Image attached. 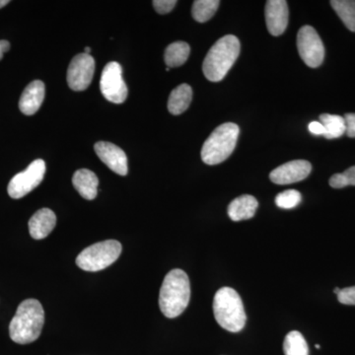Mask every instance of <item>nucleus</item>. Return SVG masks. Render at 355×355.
<instances>
[{"mask_svg":"<svg viewBox=\"0 0 355 355\" xmlns=\"http://www.w3.org/2000/svg\"><path fill=\"white\" fill-rule=\"evenodd\" d=\"M191 99H193V89L188 84H181L170 94L168 100V110L175 116L183 114L190 107Z\"/></svg>","mask_w":355,"mask_h":355,"instance_id":"obj_18","label":"nucleus"},{"mask_svg":"<svg viewBox=\"0 0 355 355\" xmlns=\"http://www.w3.org/2000/svg\"><path fill=\"white\" fill-rule=\"evenodd\" d=\"M72 184L85 200H92L97 197L99 180L94 172L88 169L77 170L72 178Z\"/></svg>","mask_w":355,"mask_h":355,"instance_id":"obj_17","label":"nucleus"},{"mask_svg":"<svg viewBox=\"0 0 355 355\" xmlns=\"http://www.w3.org/2000/svg\"><path fill=\"white\" fill-rule=\"evenodd\" d=\"M84 51H85V53H87V55H90L91 49L89 48V46H86V48L84 49Z\"/></svg>","mask_w":355,"mask_h":355,"instance_id":"obj_33","label":"nucleus"},{"mask_svg":"<svg viewBox=\"0 0 355 355\" xmlns=\"http://www.w3.org/2000/svg\"><path fill=\"white\" fill-rule=\"evenodd\" d=\"M100 88L103 96L114 104H121L127 100V84L123 80V69L119 62H111L104 67Z\"/></svg>","mask_w":355,"mask_h":355,"instance_id":"obj_9","label":"nucleus"},{"mask_svg":"<svg viewBox=\"0 0 355 355\" xmlns=\"http://www.w3.org/2000/svg\"><path fill=\"white\" fill-rule=\"evenodd\" d=\"M191 48L184 42L170 44L165 51V62L168 67H178L188 60Z\"/></svg>","mask_w":355,"mask_h":355,"instance_id":"obj_19","label":"nucleus"},{"mask_svg":"<svg viewBox=\"0 0 355 355\" xmlns=\"http://www.w3.org/2000/svg\"><path fill=\"white\" fill-rule=\"evenodd\" d=\"M347 125V133L349 137H355V114H345L343 116Z\"/></svg>","mask_w":355,"mask_h":355,"instance_id":"obj_27","label":"nucleus"},{"mask_svg":"<svg viewBox=\"0 0 355 355\" xmlns=\"http://www.w3.org/2000/svg\"><path fill=\"white\" fill-rule=\"evenodd\" d=\"M9 3V0H0V9L2 7L6 6Z\"/></svg>","mask_w":355,"mask_h":355,"instance_id":"obj_32","label":"nucleus"},{"mask_svg":"<svg viewBox=\"0 0 355 355\" xmlns=\"http://www.w3.org/2000/svg\"><path fill=\"white\" fill-rule=\"evenodd\" d=\"M96 154L101 159L112 171L127 176L128 175V157L125 151L120 147L114 146L111 142L99 141L94 146Z\"/></svg>","mask_w":355,"mask_h":355,"instance_id":"obj_12","label":"nucleus"},{"mask_svg":"<svg viewBox=\"0 0 355 355\" xmlns=\"http://www.w3.org/2000/svg\"><path fill=\"white\" fill-rule=\"evenodd\" d=\"M330 186L334 189H343L347 187L343 173H338V174L333 175L331 177Z\"/></svg>","mask_w":355,"mask_h":355,"instance_id":"obj_28","label":"nucleus"},{"mask_svg":"<svg viewBox=\"0 0 355 355\" xmlns=\"http://www.w3.org/2000/svg\"><path fill=\"white\" fill-rule=\"evenodd\" d=\"M284 352L286 355H309V347L302 334L292 331L287 334L284 342Z\"/></svg>","mask_w":355,"mask_h":355,"instance_id":"obj_22","label":"nucleus"},{"mask_svg":"<svg viewBox=\"0 0 355 355\" xmlns=\"http://www.w3.org/2000/svg\"><path fill=\"white\" fill-rule=\"evenodd\" d=\"M338 300L343 305H355V286L340 289Z\"/></svg>","mask_w":355,"mask_h":355,"instance_id":"obj_25","label":"nucleus"},{"mask_svg":"<svg viewBox=\"0 0 355 355\" xmlns=\"http://www.w3.org/2000/svg\"><path fill=\"white\" fill-rule=\"evenodd\" d=\"M166 71H170V67H167V69H166Z\"/></svg>","mask_w":355,"mask_h":355,"instance_id":"obj_36","label":"nucleus"},{"mask_svg":"<svg viewBox=\"0 0 355 355\" xmlns=\"http://www.w3.org/2000/svg\"><path fill=\"white\" fill-rule=\"evenodd\" d=\"M121 244L116 240L98 242L84 249L76 258V265L85 272H96L113 265L121 256Z\"/></svg>","mask_w":355,"mask_h":355,"instance_id":"obj_6","label":"nucleus"},{"mask_svg":"<svg viewBox=\"0 0 355 355\" xmlns=\"http://www.w3.org/2000/svg\"><path fill=\"white\" fill-rule=\"evenodd\" d=\"M44 324L43 306L37 299L23 301L9 324V335L14 343L28 345L38 340Z\"/></svg>","mask_w":355,"mask_h":355,"instance_id":"obj_2","label":"nucleus"},{"mask_svg":"<svg viewBox=\"0 0 355 355\" xmlns=\"http://www.w3.org/2000/svg\"><path fill=\"white\" fill-rule=\"evenodd\" d=\"M46 94L43 81L35 80L30 83L21 95L19 109L26 116L36 114L41 108Z\"/></svg>","mask_w":355,"mask_h":355,"instance_id":"obj_14","label":"nucleus"},{"mask_svg":"<svg viewBox=\"0 0 355 355\" xmlns=\"http://www.w3.org/2000/svg\"><path fill=\"white\" fill-rule=\"evenodd\" d=\"M297 48L299 55L311 69L323 64L324 46L316 30L312 26H303L298 31Z\"/></svg>","mask_w":355,"mask_h":355,"instance_id":"obj_7","label":"nucleus"},{"mask_svg":"<svg viewBox=\"0 0 355 355\" xmlns=\"http://www.w3.org/2000/svg\"><path fill=\"white\" fill-rule=\"evenodd\" d=\"M308 128H309V132L313 133L315 135H324V125H322L320 121H312V123H309L308 125Z\"/></svg>","mask_w":355,"mask_h":355,"instance_id":"obj_30","label":"nucleus"},{"mask_svg":"<svg viewBox=\"0 0 355 355\" xmlns=\"http://www.w3.org/2000/svg\"><path fill=\"white\" fill-rule=\"evenodd\" d=\"M46 174V163L42 159H37L29 165L25 171L15 175L9 182L8 195L18 200L31 193L43 181Z\"/></svg>","mask_w":355,"mask_h":355,"instance_id":"obj_8","label":"nucleus"},{"mask_svg":"<svg viewBox=\"0 0 355 355\" xmlns=\"http://www.w3.org/2000/svg\"><path fill=\"white\" fill-rule=\"evenodd\" d=\"M312 171V165L306 160L289 161L272 170L270 179L277 184H289L303 181Z\"/></svg>","mask_w":355,"mask_h":355,"instance_id":"obj_11","label":"nucleus"},{"mask_svg":"<svg viewBox=\"0 0 355 355\" xmlns=\"http://www.w3.org/2000/svg\"><path fill=\"white\" fill-rule=\"evenodd\" d=\"M214 314L224 330L239 333L246 324L247 316L239 293L231 287H222L214 299Z\"/></svg>","mask_w":355,"mask_h":355,"instance_id":"obj_4","label":"nucleus"},{"mask_svg":"<svg viewBox=\"0 0 355 355\" xmlns=\"http://www.w3.org/2000/svg\"><path fill=\"white\" fill-rule=\"evenodd\" d=\"M258 207V200L253 196H240L229 205L228 216L233 221L247 220L254 216Z\"/></svg>","mask_w":355,"mask_h":355,"instance_id":"obj_16","label":"nucleus"},{"mask_svg":"<svg viewBox=\"0 0 355 355\" xmlns=\"http://www.w3.org/2000/svg\"><path fill=\"white\" fill-rule=\"evenodd\" d=\"M340 292V288H338V287H336L335 289H334V293L338 295V293Z\"/></svg>","mask_w":355,"mask_h":355,"instance_id":"obj_34","label":"nucleus"},{"mask_svg":"<svg viewBox=\"0 0 355 355\" xmlns=\"http://www.w3.org/2000/svg\"><path fill=\"white\" fill-rule=\"evenodd\" d=\"M343 175L345 177L347 186H355V166H352V167L345 170Z\"/></svg>","mask_w":355,"mask_h":355,"instance_id":"obj_29","label":"nucleus"},{"mask_svg":"<svg viewBox=\"0 0 355 355\" xmlns=\"http://www.w3.org/2000/svg\"><path fill=\"white\" fill-rule=\"evenodd\" d=\"M302 197L296 190H287L279 193L275 198V205L282 209H292L301 202Z\"/></svg>","mask_w":355,"mask_h":355,"instance_id":"obj_24","label":"nucleus"},{"mask_svg":"<svg viewBox=\"0 0 355 355\" xmlns=\"http://www.w3.org/2000/svg\"><path fill=\"white\" fill-rule=\"evenodd\" d=\"M154 8L159 14H167L176 6V0H154Z\"/></svg>","mask_w":355,"mask_h":355,"instance_id":"obj_26","label":"nucleus"},{"mask_svg":"<svg viewBox=\"0 0 355 355\" xmlns=\"http://www.w3.org/2000/svg\"><path fill=\"white\" fill-rule=\"evenodd\" d=\"M320 123L324 125L327 139H338L347 132L345 118L338 114H322Z\"/></svg>","mask_w":355,"mask_h":355,"instance_id":"obj_20","label":"nucleus"},{"mask_svg":"<svg viewBox=\"0 0 355 355\" xmlns=\"http://www.w3.org/2000/svg\"><path fill=\"white\" fill-rule=\"evenodd\" d=\"M191 299V284L188 275L176 268L166 275L159 294V307L169 319L179 317L188 307Z\"/></svg>","mask_w":355,"mask_h":355,"instance_id":"obj_1","label":"nucleus"},{"mask_svg":"<svg viewBox=\"0 0 355 355\" xmlns=\"http://www.w3.org/2000/svg\"><path fill=\"white\" fill-rule=\"evenodd\" d=\"M320 347H320V345H316V349H320Z\"/></svg>","mask_w":355,"mask_h":355,"instance_id":"obj_35","label":"nucleus"},{"mask_svg":"<svg viewBox=\"0 0 355 355\" xmlns=\"http://www.w3.org/2000/svg\"><path fill=\"white\" fill-rule=\"evenodd\" d=\"M266 22L272 36H280L288 25L289 10L286 0H268L266 4Z\"/></svg>","mask_w":355,"mask_h":355,"instance_id":"obj_13","label":"nucleus"},{"mask_svg":"<svg viewBox=\"0 0 355 355\" xmlns=\"http://www.w3.org/2000/svg\"><path fill=\"white\" fill-rule=\"evenodd\" d=\"M239 132V127L233 123H225L216 128L203 144V162L207 165L224 162L234 151Z\"/></svg>","mask_w":355,"mask_h":355,"instance_id":"obj_5","label":"nucleus"},{"mask_svg":"<svg viewBox=\"0 0 355 355\" xmlns=\"http://www.w3.org/2000/svg\"><path fill=\"white\" fill-rule=\"evenodd\" d=\"M241 50L239 39L234 35H226L211 46L203 60L202 71L207 80L221 81L235 64Z\"/></svg>","mask_w":355,"mask_h":355,"instance_id":"obj_3","label":"nucleus"},{"mask_svg":"<svg viewBox=\"0 0 355 355\" xmlns=\"http://www.w3.org/2000/svg\"><path fill=\"white\" fill-rule=\"evenodd\" d=\"M95 60L87 53H79L70 62L67 69V84L73 91L86 90L92 83Z\"/></svg>","mask_w":355,"mask_h":355,"instance_id":"obj_10","label":"nucleus"},{"mask_svg":"<svg viewBox=\"0 0 355 355\" xmlns=\"http://www.w3.org/2000/svg\"><path fill=\"white\" fill-rule=\"evenodd\" d=\"M218 0H196L191 8V15L198 23H205L211 19L218 9Z\"/></svg>","mask_w":355,"mask_h":355,"instance_id":"obj_23","label":"nucleus"},{"mask_svg":"<svg viewBox=\"0 0 355 355\" xmlns=\"http://www.w3.org/2000/svg\"><path fill=\"white\" fill-rule=\"evenodd\" d=\"M57 224V216L50 209H42L31 217L29 221V232L35 240L48 237Z\"/></svg>","mask_w":355,"mask_h":355,"instance_id":"obj_15","label":"nucleus"},{"mask_svg":"<svg viewBox=\"0 0 355 355\" xmlns=\"http://www.w3.org/2000/svg\"><path fill=\"white\" fill-rule=\"evenodd\" d=\"M331 6L342 19L343 24L349 30L355 32V1L354 0H333Z\"/></svg>","mask_w":355,"mask_h":355,"instance_id":"obj_21","label":"nucleus"},{"mask_svg":"<svg viewBox=\"0 0 355 355\" xmlns=\"http://www.w3.org/2000/svg\"><path fill=\"white\" fill-rule=\"evenodd\" d=\"M9 49H10V44H9V42L4 41V40L0 41V60L3 58L4 53L9 51Z\"/></svg>","mask_w":355,"mask_h":355,"instance_id":"obj_31","label":"nucleus"}]
</instances>
